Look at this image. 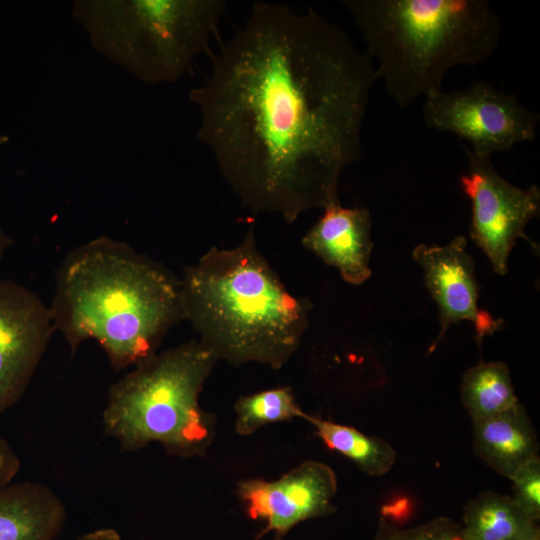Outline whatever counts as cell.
I'll list each match as a JSON object with an SVG mask.
<instances>
[{
	"instance_id": "22",
	"label": "cell",
	"mask_w": 540,
	"mask_h": 540,
	"mask_svg": "<svg viewBox=\"0 0 540 540\" xmlns=\"http://www.w3.org/2000/svg\"><path fill=\"white\" fill-rule=\"evenodd\" d=\"M77 540H122V537L117 530L106 527L87 532Z\"/></svg>"
},
{
	"instance_id": "8",
	"label": "cell",
	"mask_w": 540,
	"mask_h": 540,
	"mask_svg": "<svg viewBox=\"0 0 540 540\" xmlns=\"http://www.w3.org/2000/svg\"><path fill=\"white\" fill-rule=\"evenodd\" d=\"M467 169L460 177L471 202L470 237L485 253L494 272H508L509 255L518 238L536 245L525 234L528 223L540 214V189L517 187L503 178L491 157L475 155L465 147Z\"/></svg>"
},
{
	"instance_id": "24",
	"label": "cell",
	"mask_w": 540,
	"mask_h": 540,
	"mask_svg": "<svg viewBox=\"0 0 540 540\" xmlns=\"http://www.w3.org/2000/svg\"><path fill=\"white\" fill-rule=\"evenodd\" d=\"M519 540H540L539 529Z\"/></svg>"
},
{
	"instance_id": "1",
	"label": "cell",
	"mask_w": 540,
	"mask_h": 540,
	"mask_svg": "<svg viewBox=\"0 0 540 540\" xmlns=\"http://www.w3.org/2000/svg\"><path fill=\"white\" fill-rule=\"evenodd\" d=\"M376 80L368 54L313 9L255 2L189 97L197 136L241 204L292 223L340 203Z\"/></svg>"
},
{
	"instance_id": "5",
	"label": "cell",
	"mask_w": 540,
	"mask_h": 540,
	"mask_svg": "<svg viewBox=\"0 0 540 540\" xmlns=\"http://www.w3.org/2000/svg\"><path fill=\"white\" fill-rule=\"evenodd\" d=\"M218 361L199 340L140 361L109 387L104 432L125 452L158 443L173 456H205L215 439L216 417L199 399Z\"/></svg>"
},
{
	"instance_id": "18",
	"label": "cell",
	"mask_w": 540,
	"mask_h": 540,
	"mask_svg": "<svg viewBox=\"0 0 540 540\" xmlns=\"http://www.w3.org/2000/svg\"><path fill=\"white\" fill-rule=\"evenodd\" d=\"M235 431L249 436L260 428L278 422L304 419L307 414L298 405L290 387L263 390L239 397L235 404Z\"/></svg>"
},
{
	"instance_id": "9",
	"label": "cell",
	"mask_w": 540,
	"mask_h": 540,
	"mask_svg": "<svg viewBox=\"0 0 540 540\" xmlns=\"http://www.w3.org/2000/svg\"><path fill=\"white\" fill-rule=\"evenodd\" d=\"M55 332L50 307L33 290L0 280V413L22 399Z\"/></svg>"
},
{
	"instance_id": "17",
	"label": "cell",
	"mask_w": 540,
	"mask_h": 540,
	"mask_svg": "<svg viewBox=\"0 0 540 540\" xmlns=\"http://www.w3.org/2000/svg\"><path fill=\"white\" fill-rule=\"evenodd\" d=\"M305 420L314 427L317 437L329 449L348 458L362 472L370 476H383L393 468L397 454L388 441L310 414Z\"/></svg>"
},
{
	"instance_id": "6",
	"label": "cell",
	"mask_w": 540,
	"mask_h": 540,
	"mask_svg": "<svg viewBox=\"0 0 540 540\" xmlns=\"http://www.w3.org/2000/svg\"><path fill=\"white\" fill-rule=\"evenodd\" d=\"M224 0H77L72 14L100 54L149 83L180 80L204 52Z\"/></svg>"
},
{
	"instance_id": "14",
	"label": "cell",
	"mask_w": 540,
	"mask_h": 540,
	"mask_svg": "<svg viewBox=\"0 0 540 540\" xmlns=\"http://www.w3.org/2000/svg\"><path fill=\"white\" fill-rule=\"evenodd\" d=\"M472 445L480 460L507 479L524 463L539 456L537 431L521 403L472 422Z\"/></svg>"
},
{
	"instance_id": "2",
	"label": "cell",
	"mask_w": 540,
	"mask_h": 540,
	"mask_svg": "<svg viewBox=\"0 0 540 540\" xmlns=\"http://www.w3.org/2000/svg\"><path fill=\"white\" fill-rule=\"evenodd\" d=\"M49 307L72 355L95 340L115 371L157 353L170 329L184 320L180 278L108 236L67 253Z\"/></svg>"
},
{
	"instance_id": "19",
	"label": "cell",
	"mask_w": 540,
	"mask_h": 540,
	"mask_svg": "<svg viewBox=\"0 0 540 540\" xmlns=\"http://www.w3.org/2000/svg\"><path fill=\"white\" fill-rule=\"evenodd\" d=\"M514 503L534 522L540 517V458L520 466L510 478Z\"/></svg>"
},
{
	"instance_id": "16",
	"label": "cell",
	"mask_w": 540,
	"mask_h": 540,
	"mask_svg": "<svg viewBox=\"0 0 540 540\" xmlns=\"http://www.w3.org/2000/svg\"><path fill=\"white\" fill-rule=\"evenodd\" d=\"M460 398L472 422L520 404L509 368L501 361H480L466 370L460 384Z\"/></svg>"
},
{
	"instance_id": "13",
	"label": "cell",
	"mask_w": 540,
	"mask_h": 540,
	"mask_svg": "<svg viewBox=\"0 0 540 540\" xmlns=\"http://www.w3.org/2000/svg\"><path fill=\"white\" fill-rule=\"evenodd\" d=\"M67 510L57 493L37 481L0 486V540H55Z\"/></svg>"
},
{
	"instance_id": "7",
	"label": "cell",
	"mask_w": 540,
	"mask_h": 540,
	"mask_svg": "<svg viewBox=\"0 0 540 540\" xmlns=\"http://www.w3.org/2000/svg\"><path fill=\"white\" fill-rule=\"evenodd\" d=\"M422 116L425 126L465 140L470 145L467 148L481 157L533 141L540 121V115L522 105L514 94L482 80L425 96Z\"/></svg>"
},
{
	"instance_id": "12",
	"label": "cell",
	"mask_w": 540,
	"mask_h": 540,
	"mask_svg": "<svg viewBox=\"0 0 540 540\" xmlns=\"http://www.w3.org/2000/svg\"><path fill=\"white\" fill-rule=\"evenodd\" d=\"M371 228L372 218L366 207L346 208L337 203L323 209L301 243L325 264L336 268L344 281L361 285L372 275Z\"/></svg>"
},
{
	"instance_id": "11",
	"label": "cell",
	"mask_w": 540,
	"mask_h": 540,
	"mask_svg": "<svg viewBox=\"0 0 540 540\" xmlns=\"http://www.w3.org/2000/svg\"><path fill=\"white\" fill-rule=\"evenodd\" d=\"M422 268L424 283L438 306L440 331L429 347L433 352L446 332L461 321L475 328L479 345L503 327V320L480 308L475 261L467 251V239L455 236L445 245L419 244L412 251Z\"/></svg>"
},
{
	"instance_id": "20",
	"label": "cell",
	"mask_w": 540,
	"mask_h": 540,
	"mask_svg": "<svg viewBox=\"0 0 540 540\" xmlns=\"http://www.w3.org/2000/svg\"><path fill=\"white\" fill-rule=\"evenodd\" d=\"M460 529L447 518H437L409 529H400L381 520L374 540H456Z\"/></svg>"
},
{
	"instance_id": "10",
	"label": "cell",
	"mask_w": 540,
	"mask_h": 540,
	"mask_svg": "<svg viewBox=\"0 0 540 540\" xmlns=\"http://www.w3.org/2000/svg\"><path fill=\"white\" fill-rule=\"evenodd\" d=\"M337 490L335 471L315 460L301 462L276 480L253 478L237 485L249 517L265 522L260 537L272 532L274 540L303 521L333 513Z\"/></svg>"
},
{
	"instance_id": "23",
	"label": "cell",
	"mask_w": 540,
	"mask_h": 540,
	"mask_svg": "<svg viewBox=\"0 0 540 540\" xmlns=\"http://www.w3.org/2000/svg\"><path fill=\"white\" fill-rule=\"evenodd\" d=\"M12 238L4 231L0 225V261L7 249L12 245Z\"/></svg>"
},
{
	"instance_id": "3",
	"label": "cell",
	"mask_w": 540,
	"mask_h": 540,
	"mask_svg": "<svg viewBox=\"0 0 540 540\" xmlns=\"http://www.w3.org/2000/svg\"><path fill=\"white\" fill-rule=\"evenodd\" d=\"M180 280L183 318L218 360L279 370L296 353L311 303L286 289L253 229L234 248L211 247Z\"/></svg>"
},
{
	"instance_id": "21",
	"label": "cell",
	"mask_w": 540,
	"mask_h": 540,
	"mask_svg": "<svg viewBox=\"0 0 540 540\" xmlns=\"http://www.w3.org/2000/svg\"><path fill=\"white\" fill-rule=\"evenodd\" d=\"M21 468V460L12 446L0 436V486L12 483Z\"/></svg>"
},
{
	"instance_id": "4",
	"label": "cell",
	"mask_w": 540,
	"mask_h": 540,
	"mask_svg": "<svg viewBox=\"0 0 540 540\" xmlns=\"http://www.w3.org/2000/svg\"><path fill=\"white\" fill-rule=\"evenodd\" d=\"M376 61L377 79L405 109L442 89L446 73L496 51L501 19L487 0H344Z\"/></svg>"
},
{
	"instance_id": "25",
	"label": "cell",
	"mask_w": 540,
	"mask_h": 540,
	"mask_svg": "<svg viewBox=\"0 0 540 540\" xmlns=\"http://www.w3.org/2000/svg\"><path fill=\"white\" fill-rule=\"evenodd\" d=\"M456 540H463V538L459 535Z\"/></svg>"
},
{
	"instance_id": "15",
	"label": "cell",
	"mask_w": 540,
	"mask_h": 540,
	"mask_svg": "<svg viewBox=\"0 0 540 540\" xmlns=\"http://www.w3.org/2000/svg\"><path fill=\"white\" fill-rule=\"evenodd\" d=\"M538 530L511 496L485 491L465 508L463 540H519Z\"/></svg>"
}]
</instances>
